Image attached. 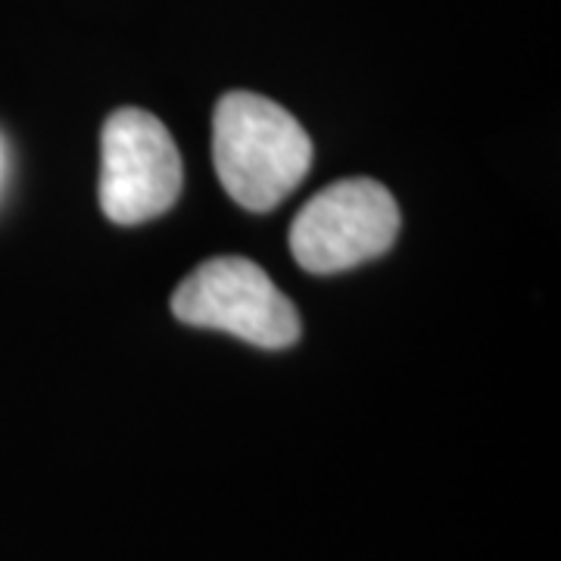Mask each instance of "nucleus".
I'll list each match as a JSON object with an SVG mask.
<instances>
[{
  "label": "nucleus",
  "instance_id": "4",
  "mask_svg": "<svg viewBox=\"0 0 561 561\" xmlns=\"http://www.w3.org/2000/svg\"><path fill=\"white\" fill-rule=\"evenodd\" d=\"M101 157V206L116 225H140L175 206L181 153L157 116L116 110L103 125Z\"/></svg>",
  "mask_w": 561,
  "mask_h": 561
},
{
  "label": "nucleus",
  "instance_id": "3",
  "mask_svg": "<svg viewBox=\"0 0 561 561\" xmlns=\"http://www.w3.org/2000/svg\"><path fill=\"white\" fill-rule=\"evenodd\" d=\"M400 234V206L371 179L337 181L300 209L290 253L312 275H334L383 256Z\"/></svg>",
  "mask_w": 561,
  "mask_h": 561
},
{
  "label": "nucleus",
  "instance_id": "1",
  "mask_svg": "<svg viewBox=\"0 0 561 561\" xmlns=\"http://www.w3.org/2000/svg\"><path fill=\"white\" fill-rule=\"evenodd\" d=\"M213 160L231 201L250 213H268L306 179L312 140L275 101L231 91L213 116Z\"/></svg>",
  "mask_w": 561,
  "mask_h": 561
},
{
  "label": "nucleus",
  "instance_id": "2",
  "mask_svg": "<svg viewBox=\"0 0 561 561\" xmlns=\"http://www.w3.org/2000/svg\"><path fill=\"white\" fill-rule=\"evenodd\" d=\"M175 319L234 334L262 350H284L300 337V312L256 262L219 256L197 265L172 294Z\"/></svg>",
  "mask_w": 561,
  "mask_h": 561
}]
</instances>
